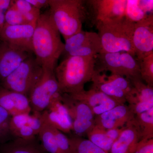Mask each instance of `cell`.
Returning <instances> with one entry per match:
<instances>
[{
    "mask_svg": "<svg viewBox=\"0 0 153 153\" xmlns=\"http://www.w3.org/2000/svg\"><path fill=\"white\" fill-rule=\"evenodd\" d=\"M12 0H0V30L5 24V14L10 6Z\"/></svg>",
    "mask_w": 153,
    "mask_h": 153,
    "instance_id": "obj_33",
    "label": "cell"
},
{
    "mask_svg": "<svg viewBox=\"0 0 153 153\" xmlns=\"http://www.w3.org/2000/svg\"><path fill=\"white\" fill-rule=\"evenodd\" d=\"M127 0H99L94 13V24L126 18Z\"/></svg>",
    "mask_w": 153,
    "mask_h": 153,
    "instance_id": "obj_18",
    "label": "cell"
},
{
    "mask_svg": "<svg viewBox=\"0 0 153 153\" xmlns=\"http://www.w3.org/2000/svg\"><path fill=\"white\" fill-rule=\"evenodd\" d=\"M140 74L147 85L153 86V53L139 60Z\"/></svg>",
    "mask_w": 153,
    "mask_h": 153,
    "instance_id": "obj_26",
    "label": "cell"
},
{
    "mask_svg": "<svg viewBox=\"0 0 153 153\" xmlns=\"http://www.w3.org/2000/svg\"><path fill=\"white\" fill-rule=\"evenodd\" d=\"M25 1L30 3L32 5L38 8L39 9H41L40 6L38 4V3L37 2V0H25Z\"/></svg>",
    "mask_w": 153,
    "mask_h": 153,
    "instance_id": "obj_36",
    "label": "cell"
},
{
    "mask_svg": "<svg viewBox=\"0 0 153 153\" xmlns=\"http://www.w3.org/2000/svg\"><path fill=\"white\" fill-rule=\"evenodd\" d=\"M86 135L91 142L106 152L109 153L114 141L108 137L106 130L95 125Z\"/></svg>",
    "mask_w": 153,
    "mask_h": 153,
    "instance_id": "obj_24",
    "label": "cell"
},
{
    "mask_svg": "<svg viewBox=\"0 0 153 153\" xmlns=\"http://www.w3.org/2000/svg\"><path fill=\"white\" fill-rule=\"evenodd\" d=\"M131 121L139 132L140 140L153 138V108L135 115Z\"/></svg>",
    "mask_w": 153,
    "mask_h": 153,
    "instance_id": "obj_22",
    "label": "cell"
},
{
    "mask_svg": "<svg viewBox=\"0 0 153 153\" xmlns=\"http://www.w3.org/2000/svg\"><path fill=\"white\" fill-rule=\"evenodd\" d=\"M91 81L93 82L92 87L115 100L121 104L125 103L126 102V98L127 94L106 80L105 78L104 74H101L100 72L95 69Z\"/></svg>",
    "mask_w": 153,
    "mask_h": 153,
    "instance_id": "obj_21",
    "label": "cell"
},
{
    "mask_svg": "<svg viewBox=\"0 0 153 153\" xmlns=\"http://www.w3.org/2000/svg\"><path fill=\"white\" fill-rule=\"evenodd\" d=\"M132 44L138 61L153 53V14L135 23Z\"/></svg>",
    "mask_w": 153,
    "mask_h": 153,
    "instance_id": "obj_10",
    "label": "cell"
},
{
    "mask_svg": "<svg viewBox=\"0 0 153 153\" xmlns=\"http://www.w3.org/2000/svg\"><path fill=\"white\" fill-rule=\"evenodd\" d=\"M61 93L56 94L47 108L41 112L43 121L65 134L72 131V120L61 99Z\"/></svg>",
    "mask_w": 153,
    "mask_h": 153,
    "instance_id": "obj_12",
    "label": "cell"
},
{
    "mask_svg": "<svg viewBox=\"0 0 153 153\" xmlns=\"http://www.w3.org/2000/svg\"><path fill=\"white\" fill-rule=\"evenodd\" d=\"M64 47L60 32L49 12L41 14L33 38V52L37 61L43 68L55 71Z\"/></svg>",
    "mask_w": 153,
    "mask_h": 153,
    "instance_id": "obj_1",
    "label": "cell"
},
{
    "mask_svg": "<svg viewBox=\"0 0 153 153\" xmlns=\"http://www.w3.org/2000/svg\"><path fill=\"white\" fill-rule=\"evenodd\" d=\"M135 115L128 105L125 103L117 105L112 109L95 116V125L105 130L121 128L132 120Z\"/></svg>",
    "mask_w": 153,
    "mask_h": 153,
    "instance_id": "obj_16",
    "label": "cell"
},
{
    "mask_svg": "<svg viewBox=\"0 0 153 153\" xmlns=\"http://www.w3.org/2000/svg\"><path fill=\"white\" fill-rule=\"evenodd\" d=\"M36 24L10 25L5 24L0 30V39L33 52V38Z\"/></svg>",
    "mask_w": 153,
    "mask_h": 153,
    "instance_id": "obj_15",
    "label": "cell"
},
{
    "mask_svg": "<svg viewBox=\"0 0 153 153\" xmlns=\"http://www.w3.org/2000/svg\"><path fill=\"white\" fill-rule=\"evenodd\" d=\"M0 106L5 110L11 116L32 112L27 96L9 90L1 85Z\"/></svg>",
    "mask_w": 153,
    "mask_h": 153,
    "instance_id": "obj_17",
    "label": "cell"
},
{
    "mask_svg": "<svg viewBox=\"0 0 153 153\" xmlns=\"http://www.w3.org/2000/svg\"><path fill=\"white\" fill-rule=\"evenodd\" d=\"M30 113L21 114L11 117L10 128L12 137L13 134L19 129L24 126L28 125Z\"/></svg>",
    "mask_w": 153,
    "mask_h": 153,
    "instance_id": "obj_30",
    "label": "cell"
},
{
    "mask_svg": "<svg viewBox=\"0 0 153 153\" xmlns=\"http://www.w3.org/2000/svg\"><path fill=\"white\" fill-rule=\"evenodd\" d=\"M5 24L10 25H17L28 24L22 13L13 4L7 9L5 14Z\"/></svg>",
    "mask_w": 153,
    "mask_h": 153,
    "instance_id": "obj_29",
    "label": "cell"
},
{
    "mask_svg": "<svg viewBox=\"0 0 153 153\" xmlns=\"http://www.w3.org/2000/svg\"><path fill=\"white\" fill-rule=\"evenodd\" d=\"M33 53L27 49L0 39V82Z\"/></svg>",
    "mask_w": 153,
    "mask_h": 153,
    "instance_id": "obj_11",
    "label": "cell"
},
{
    "mask_svg": "<svg viewBox=\"0 0 153 153\" xmlns=\"http://www.w3.org/2000/svg\"><path fill=\"white\" fill-rule=\"evenodd\" d=\"M61 99L72 119L71 132L76 136L87 134L95 125V115L90 108L66 94L61 93Z\"/></svg>",
    "mask_w": 153,
    "mask_h": 153,
    "instance_id": "obj_9",
    "label": "cell"
},
{
    "mask_svg": "<svg viewBox=\"0 0 153 153\" xmlns=\"http://www.w3.org/2000/svg\"><path fill=\"white\" fill-rule=\"evenodd\" d=\"M11 116L0 106V145L8 141L12 137L10 131V124Z\"/></svg>",
    "mask_w": 153,
    "mask_h": 153,
    "instance_id": "obj_28",
    "label": "cell"
},
{
    "mask_svg": "<svg viewBox=\"0 0 153 153\" xmlns=\"http://www.w3.org/2000/svg\"><path fill=\"white\" fill-rule=\"evenodd\" d=\"M124 128V126L123 127L119 128L106 130L107 135L110 139L114 142L119 137Z\"/></svg>",
    "mask_w": 153,
    "mask_h": 153,
    "instance_id": "obj_35",
    "label": "cell"
},
{
    "mask_svg": "<svg viewBox=\"0 0 153 153\" xmlns=\"http://www.w3.org/2000/svg\"><path fill=\"white\" fill-rule=\"evenodd\" d=\"M68 94L71 98L89 107L95 116L108 111L121 104L93 87L89 90L85 91L84 89L76 93Z\"/></svg>",
    "mask_w": 153,
    "mask_h": 153,
    "instance_id": "obj_13",
    "label": "cell"
},
{
    "mask_svg": "<svg viewBox=\"0 0 153 153\" xmlns=\"http://www.w3.org/2000/svg\"><path fill=\"white\" fill-rule=\"evenodd\" d=\"M132 88L126 98L134 114L147 111L153 108V87L145 84L141 78L129 80Z\"/></svg>",
    "mask_w": 153,
    "mask_h": 153,
    "instance_id": "obj_14",
    "label": "cell"
},
{
    "mask_svg": "<svg viewBox=\"0 0 153 153\" xmlns=\"http://www.w3.org/2000/svg\"><path fill=\"white\" fill-rule=\"evenodd\" d=\"M49 7L50 16L64 40L82 30L86 15L81 0H66Z\"/></svg>",
    "mask_w": 153,
    "mask_h": 153,
    "instance_id": "obj_4",
    "label": "cell"
},
{
    "mask_svg": "<svg viewBox=\"0 0 153 153\" xmlns=\"http://www.w3.org/2000/svg\"><path fill=\"white\" fill-rule=\"evenodd\" d=\"M58 147L61 153H71L69 138L65 133L53 127Z\"/></svg>",
    "mask_w": 153,
    "mask_h": 153,
    "instance_id": "obj_31",
    "label": "cell"
},
{
    "mask_svg": "<svg viewBox=\"0 0 153 153\" xmlns=\"http://www.w3.org/2000/svg\"><path fill=\"white\" fill-rule=\"evenodd\" d=\"M95 63V57H65L54 71L61 93L71 94L84 89L85 83L91 81Z\"/></svg>",
    "mask_w": 153,
    "mask_h": 153,
    "instance_id": "obj_2",
    "label": "cell"
},
{
    "mask_svg": "<svg viewBox=\"0 0 153 153\" xmlns=\"http://www.w3.org/2000/svg\"><path fill=\"white\" fill-rule=\"evenodd\" d=\"M37 137L47 153H61L57 145L53 127L49 124L44 122Z\"/></svg>",
    "mask_w": 153,
    "mask_h": 153,
    "instance_id": "obj_23",
    "label": "cell"
},
{
    "mask_svg": "<svg viewBox=\"0 0 153 153\" xmlns=\"http://www.w3.org/2000/svg\"><path fill=\"white\" fill-rule=\"evenodd\" d=\"M101 51L97 33L81 30L65 40L63 54L68 56L95 57Z\"/></svg>",
    "mask_w": 153,
    "mask_h": 153,
    "instance_id": "obj_8",
    "label": "cell"
},
{
    "mask_svg": "<svg viewBox=\"0 0 153 153\" xmlns=\"http://www.w3.org/2000/svg\"><path fill=\"white\" fill-rule=\"evenodd\" d=\"M43 71L44 68L32 54L0 82V85L28 96L30 91L41 78Z\"/></svg>",
    "mask_w": 153,
    "mask_h": 153,
    "instance_id": "obj_5",
    "label": "cell"
},
{
    "mask_svg": "<svg viewBox=\"0 0 153 153\" xmlns=\"http://www.w3.org/2000/svg\"><path fill=\"white\" fill-rule=\"evenodd\" d=\"M133 153H153V138L140 140Z\"/></svg>",
    "mask_w": 153,
    "mask_h": 153,
    "instance_id": "obj_32",
    "label": "cell"
},
{
    "mask_svg": "<svg viewBox=\"0 0 153 153\" xmlns=\"http://www.w3.org/2000/svg\"><path fill=\"white\" fill-rule=\"evenodd\" d=\"M135 23L126 18L97 22L100 53L125 52L135 57L132 44Z\"/></svg>",
    "mask_w": 153,
    "mask_h": 153,
    "instance_id": "obj_3",
    "label": "cell"
},
{
    "mask_svg": "<svg viewBox=\"0 0 153 153\" xmlns=\"http://www.w3.org/2000/svg\"><path fill=\"white\" fill-rule=\"evenodd\" d=\"M96 71H110L111 74L124 76L129 80L141 78L139 62L128 52L100 53L95 57Z\"/></svg>",
    "mask_w": 153,
    "mask_h": 153,
    "instance_id": "obj_6",
    "label": "cell"
},
{
    "mask_svg": "<svg viewBox=\"0 0 153 153\" xmlns=\"http://www.w3.org/2000/svg\"><path fill=\"white\" fill-rule=\"evenodd\" d=\"M60 92L61 93L54 71L44 68L41 78L28 96L32 111H44L53 97Z\"/></svg>",
    "mask_w": 153,
    "mask_h": 153,
    "instance_id": "obj_7",
    "label": "cell"
},
{
    "mask_svg": "<svg viewBox=\"0 0 153 153\" xmlns=\"http://www.w3.org/2000/svg\"><path fill=\"white\" fill-rule=\"evenodd\" d=\"M140 140L138 131L131 121L126 124L119 137L113 144L109 153H133Z\"/></svg>",
    "mask_w": 153,
    "mask_h": 153,
    "instance_id": "obj_19",
    "label": "cell"
},
{
    "mask_svg": "<svg viewBox=\"0 0 153 153\" xmlns=\"http://www.w3.org/2000/svg\"><path fill=\"white\" fill-rule=\"evenodd\" d=\"M71 153H108L91 142L81 137L69 138Z\"/></svg>",
    "mask_w": 153,
    "mask_h": 153,
    "instance_id": "obj_25",
    "label": "cell"
},
{
    "mask_svg": "<svg viewBox=\"0 0 153 153\" xmlns=\"http://www.w3.org/2000/svg\"><path fill=\"white\" fill-rule=\"evenodd\" d=\"M147 15L141 8L139 0H127L126 18L131 22L136 23L144 19Z\"/></svg>",
    "mask_w": 153,
    "mask_h": 153,
    "instance_id": "obj_27",
    "label": "cell"
},
{
    "mask_svg": "<svg viewBox=\"0 0 153 153\" xmlns=\"http://www.w3.org/2000/svg\"><path fill=\"white\" fill-rule=\"evenodd\" d=\"M65 1H66V0H48V5L49 6H50L51 5L61 2Z\"/></svg>",
    "mask_w": 153,
    "mask_h": 153,
    "instance_id": "obj_37",
    "label": "cell"
},
{
    "mask_svg": "<svg viewBox=\"0 0 153 153\" xmlns=\"http://www.w3.org/2000/svg\"><path fill=\"white\" fill-rule=\"evenodd\" d=\"M82 5L85 3V4L88 6L89 11L91 12V22H94V13L96 7L98 4L99 0H81Z\"/></svg>",
    "mask_w": 153,
    "mask_h": 153,
    "instance_id": "obj_34",
    "label": "cell"
},
{
    "mask_svg": "<svg viewBox=\"0 0 153 153\" xmlns=\"http://www.w3.org/2000/svg\"><path fill=\"white\" fill-rule=\"evenodd\" d=\"M38 140L14 138L0 145V153H47Z\"/></svg>",
    "mask_w": 153,
    "mask_h": 153,
    "instance_id": "obj_20",
    "label": "cell"
}]
</instances>
